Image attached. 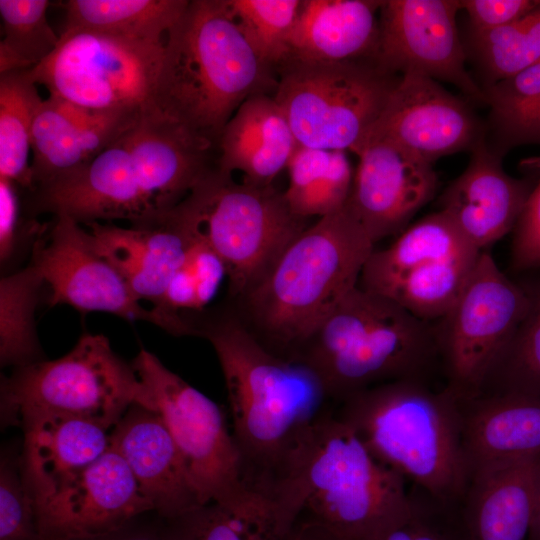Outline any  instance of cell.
<instances>
[{
  "mask_svg": "<svg viewBox=\"0 0 540 540\" xmlns=\"http://www.w3.org/2000/svg\"><path fill=\"white\" fill-rule=\"evenodd\" d=\"M196 328L213 346L224 376L245 483L268 496L337 403L309 366L270 351L240 318L222 316Z\"/></svg>",
  "mask_w": 540,
  "mask_h": 540,
  "instance_id": "obj_1",
  "label": "cell"
},
{
  "mask_svg": "<svg viewBox=\"0 0 540 540\" xmlns=\"http://www.w3.org/2000/svg\"><path fill=\"white\" fill-rule=\"evenodd\" d=\"M408 490L334 411L313 427L268 497L281 540L293 531L373 540L404 513Z\"/></svg>",
  "mask_w": 540,
  "mask_h": 540,
  "instance_id": "obj_2",
  "label": "cell"
},
{
  "mask_svg": "<svg viewBox=\"0 0 540 540\" xmlns=\"http://www.w3.org/2000/svg\"><path fill=\"white\" fill-rule=\"evenodd\" d=\"M272 85L225 0H192L166 36L153 104L213 148L239 106Z\"/></svg>",
  "mask_w": 540,
  "mask_h": 540,
  "instance_id": "obj_3",
  "label": "cell"
},
{
  "mask_svg": "<svg viewBox=\"0 0 540 540\" xmlns=\"http://www.w3.org/2000/svg\"><path fill=\"white\" fill-rule=\"evenodd\" d=\"M374 243L345 206L300 232L244 295L249 330L297 359L322 321L359 284Z\"/></svg>",
  "mask_w": 540,
  "mask_h": 540,
  "instance_id": "obj_4",
  "label": "cell"
},
{
  "mask_svg": "<svg viewBox=\"0 0 540 540\" xmlns=\"http://www.w3.org/2000/svg\"><path fill=\"white\" fill-rule=\"evenodd\" d=\"M335 414L372 454L434 497L459 503L470 470L463 446L462 402L446 387L395 380L343 399Z\"/></svg>",
  "mask_w": 540,
  "mask_h": 540,
  "instance_id": "obj_5",
  "label": "cell"
},
{
  "mask_svg": "<svg viewBox=\"0 0 540 540\" xmlns=\"http://www.w3.org/2000/svg\"><path fill=\"white\" fill-rule=\"evenodd\" d=\"M296 360L317 374L337 404L382 383L427 381L440 363L430 322L359 284L317 327Z\"/></svg>",
  "mask_w": 540,
  "mask_h": 540,
  "instance_id": "obj_6",
  "label": "cell"
},
{
  "mask_svg": "<svg viewBox=\"0 0 540 540\" xmlns=\"http://www.w3.org/2000/svg\"><path fill=\"white\" fill-rule=\"evenodd\" d=\"M1 423L21 427L44 415L79 417L111 430L133 404L152 408L132 363L100 334H83L64 356L14 368L2 377Z\"/></svg>",
  "mask_w": 540,
  "mask_h": 540,
  "instance_id": "obj_7",
  "label": "cell"
},
{
  "mask_svg": "<svg viewBox=\"0 0 540 540\" xmlns=\"http://www.w3.org/2000/svg\"><path fill=\"white\" fill-rule=\"evenodd\" d=\"M169 214L217 253L226 267L230 293L239 297L306 228L284 193L272 185L238 183L217 167Z\"/></svg>",
  "mask_w": 540,
  "mask_h": 540,
  "instance_id": "obj_8",
  "label": "cell"
},
{
  "mask_svg": "<svg viewBox=\"0 0 540 540\" xmlns=\"http://www.w3.org/2000/svg\"><path fill=\"white\" fill-rule=\"evenodd\" d=\"M274 99L298 145L357 153L366 144L400 75L373 59L310 62L278 67Z\"/></svg>",
  "mask_w": 540,
  "mask_h": 540,
  "instance_id": "obj_9",
  "label": "cell"
},
{
  "mask_svg": "<svg viewBox=\"0 0 540 540\" xmlns=\"http://www.w3.org/2000/svg\"><path fill=\"white\" fill-rule=\"evenodd\" d=\"M29 193L31 215H66L81 225L156 223L186 197L178 180L125 133L87 164Z\"/></svg>",
  "mask_w": 540,
  "mask_h": 540,
  "instance_id": "obj_10",
  "label": "cell"
},
{
  "mask_svg": "<svg viewBox=\"0 0 540 540\" xmlns=\"http://www.w3.org/2000/svg\"><path fill=\"white\" fill-rule=\"evenodd\" d=\"M164 43L66 31L56 49L30 69V76L50 97L83 108L144 113L155 110Z\"/></svg>",
  "mask_w": 540,
  "mask_h": 540,
  "instance_id": "obj_11",
  "label": "cell"
},
{
  "mask_svg": "<svg viewBox=\"0 0 540 540\" xmlns=\"http://www.w3.org/2000/svg\"><path fill=\"white\" fill-rule=\"evenodd\" d=\"M529 307L524 285L482 251L461 293L433 325L448 388L461 402L480 396Z\"/></svg>",
  "mask_w": 540,
  "mask_h": 540,
  "instance_id": "obj_12",
  "label": "cell"
},
{
  "mask_svg": "<svg viewBox=\"0 0 540 540\" xmlns=\"http://www.w3.org/2000/svg\"><path fill=\"white\" fill-rule=\"evenodd\" d=\"M481 253L438 211L408 226L389 247L373 250L359 285L430 322L455 302Z\"/></svg>",
  "mask_w": 540,
  "mask_h": 540,
  "instance_id": "obj_13",
  "label": "cell"
},
{
  "mask_svg": "<svg viewBox=\"0 0 540 540\" xmlns=\"http://www.w3.org/2000/svg\"><path fill=\"white\" fill-rule=\"evenodd\" d=\"M177 447L201 505L224 502L248 486L240 450L222 409L140 350L132 361Z\"/></svg>",
  "mask_w": 540,
  "mask_h": 540,
  "instance_id": "obj_14",
  "label": "cell"
},
{
  "mask_svg": "<svg viewBox=\"0 0 540 540\" xmlns=\"http://www.w3.org/2000/svg\"><path fill=\"white\" fill-rule=\"evenodd\" d=\"M32 264L48 286L49 306L107 312L129 321H146L175 336L196 335L190 320L141 305L128 285L94 248L88 230L66 215L52 224L32 247Z\"/></svg>",
  "mask_w": 540,
  "mask_h": 540,
  "instance_id": "obj_15",
  "label": "cell"
},
{
  "mask_svg": "<svg viewBox=\"0 0 540 540\" xmlns=\"http://www.w3.org/2000/svg\"><path fill=\"white\" fill-rule=\"evenodd\" d=\"M459 11V0L381 1L374 61L393 74L447 82L472 102L485 105L483 89L466 66Z\"/></svg>",
  "mask_w": 540,
  "mask_h": 540,
  "instance_id": "obj_16",
  "label": "cell"
},
{
  "mask_svg": "<svg viewBox=\"0 0 540 540\" xmlns=\"http://www.w3.org/2000/svg\"><path fill=\"white\" fill-rule=\"evenodd\" d=\"M36 509L40 540L103 536L153 511L126 461L111 447Z\"/></svg>",
  "mask_w": 540,
  "mask_h": 540,
  "instance_id": "obj_17",
  "label": "cell"
},
{
  "mask_svg": "<svg viewBox=\"0 0 540 540\" xmlns=\"http://www.w3.org/2000/svg\"><path fill=\"white\" fill-rule=\"evenodd\" d=\"M485 136V123L468 101L436 80L404 74L367 142L385 140L433 163L454 153L470 152Z\"/></svg>",
  "mask_w": 540,
  "mask_h": 540,
  "instance_id": "obj_18",
  "label": "cell"
},
{
  "mask_svg": "<svg viewBox=\"0 0 540 540\" xmlns=\"http://www.w3.org/2000/svg\"><path fill=\"white\" fill-rule=\"evenodd\" d=\"M347 208L375 244L405 230L435 195L432 163L385 140L368 141L357 153Z\"/></svg>",
  "mask_w": 540,
  "mask_h": 540,
  "instance_id": "obj_19",
  "label": "cell"
},
{
  "mask_svg": "<svg viewBox=\"0 0 540 540\" xmlns=\"http://www.w3.org/2000/svg\"><path fill=\"white\" fill-rule=\"evenodd\" d=\"M465 170L440 198L443 212L480 251L514 230L532 190L527 180L510 176L503 155L483 139L471 151Z\"/></svg>",
  "mask_w": 540,
  "mask_h": 540,
  "instance_id": "obj_20",
  "label": "cell"
},
{
  "mask_svg": "<svg viewBox=\"0 0 540 540\" xmlns=\"http://www.w3.org/2000/svg\"><path fill=\"white\" fill-rule=\"evenodd\" d=\"M110 447L126 461L143 496L164 521L201 506L160 414L133 404L110 431Z\"/></svg>",
  "mask_w": 540,
  "mask_h": 540,
  "instance_id": "obj_21",
  "label": "cell"
},
{
  "mask_svg": "<svg viewBox=\"0 0 540 540\" xmlns=\"http://www.w3.org/2000/svg\"><path fill=\"white\" fill-rule=\"evenodd\" d=\"M142 115L91 110L50 96L43 100L32 128V190L90 162Z\"/></svg>",
  "mask_w": 540,
  "mask_h": 540,
  "instance_id": "obj_22",
  "label": "cell"
},
{
  "mask_svg": "<svg viewBox=\"0 0 540 540\" xmlns=\"http://www.w3.org/2000/svg\"><path fill=\"white\" fill-rule=\"evenodd\" d=\"M86 226L94 248L113 265L134 296L166 312L162 309L165 294L191 234L170 214L156 223L127 228L108 222Z\"/></svg>",
  "mask_w": 540,
  "mask_h": 540,
  "instance_id": "obj_23",
  "label": "cell"
},
{
  "mask_svg": "<svg viewBox=\"0 0 540 540\" xmlns=\"http://www.w3.org/2000/svg\"><path fill=\"white\" fill-rule=\"evenodd\" d=\"M540 490V455L473 469L460 501L470 540H526Z\"/></svg>",
  "mask_w": 540,
  "mask_h": 540,
  "instance_id": "obj_24",
  "label": "cell"
},
{
  "mask_svg": "<svg viewBox=\"0 0 540 540\" xmlns=\"http://www.w3.org/2000/svg\"><path fill=\"white\" fill-rule=\"evenodd\" d=\"M21 428L24 471L36 506L110 447L111 430L89 419L44 415Z\"/></svg>",
  "mask_w": 540,
  "mask_h": 540,
  "instance_id": "obj_25",
  "label": "cell"
},
{
  "mask_svg": "<svg viewBox=\"0 0 540 540\" xmlns=\"http://www.w3.org/2000/svg\"><path fill=\"white\" fill-rule=\"evenodd\" d=\"M297 146L274 97L256 93L239 106L224 127L218 142L217 168L230 175L241 173L245 183L269 186L287 168Z\"/></svg>",
  "mask_w": 540,
  "mask_h": 540,
  "instance_id": "obj_26",
  "label": "cell"
},
{
  "mask_svg": "<svg viewBox=\"0 0 540 540\" xmlns=\"http://www.w3.org/2000/svg\"><path fill=\"white\" fill-rule=\"evenodd\" d=\"M377 0H302L289 37V59H373L379 37Z\"/></svg>",
  "mask_w": 540,
  "mask_h": 540,
  "instance_id": "obj_27",
  "label": "cell"
},
{
  "mask_svg": "<svg viewBox=\"0 0 540 540\" xmlns=\"http://www.w3.org/2000/svg\"><path fill=\"white\" fill-rule=\"evenodd\" d=\"M462 419L470 473L482 465L540 455V397L481 394L462 402Z\"/></svg>",
  "mask_w": 540,
  "mask_h": 540,
  "instance_id": "obj_28",
  "label": "cell"
},
{
  "mask_svg": "<svg viewBox=\"0 0 540 540\" xmlns=\"http://www.w3.org/2000/svg\"><path fill=\"white\" fill-rule=\"evenodd\" d=\"M169 540H281L271 499L247 487L165 521Z\"/></svg>",
  "mask_w": 540,
  "mask_h": 540,
  "instance_id": "obj_29",
  "label": "cell"
},
{
  "mask_svg": "<svg viewBox=\"0 0 540 540\" xmlns=\"http://www.w3.org/2000/svg\"><path fill=\"white\" fill-rule=\"evenodd\" d=\"M188 0H69L62 32L89 31L138 41L164 42Z\"/></svg>",
  "mask_w": 540,
  "mask_h": 540,
  "instance_id": "obj_30",
  "label": "cell"
},
{
  "mask_svg": "<svg viewBox=\"0 0 540 540\" xmlns=\"http://www.w3.org/2000/svg\"><path fill=\"white\" fill-rule=\"evenodd\" d=\"M287 169L289 184L283 193L296 216L321 218L346 206L354 172L345 151L298 145Z\"/></svg>",
  "mask_w": 540,
  "mask_h": 540,
  "instance_id": "obj_31",
  "label": "cell"
},
{
  "mask_svg": "<svg viewBox=\"0 0 540 540\" xmlns=\"http://www.w3.org/2000/svg\"><path fill=\"white\" fill-rule=\"evenodd\" d=\"M489 116L487 144L504 156L511 148L540 144V63L483 88Z\"/></svg>",
  "mask_w": 540,
  "mask_h": 540,
  "instance_id": "obj_32",
  "label": "cell"
},
{
  "mask_svg": "<svg viewBox=\"0 0 540 540\" xmlns=\"http://www.w3.org/2000/svg\"><path fill=\"white\" fill-rule=\"evenodd\" d=\"M463 44L467 61L480 75L482 89L539 64L540 0L503 27L484 31L467 28Z\"/></svg>",
  "mask_w": 540,
  "mask_h": 540,
  "instance_id": "obj_33",
  "label": "cell"
},
{
  "mask_svg": "<svg viewBox=\"0 0 540 540\" xmlns=\"http://www.w3.org/2000/svg\"><path fill=\"white\" fill-rule=\"evenodd\" d=\"M44 99L30 69L0 74V177L32 190V128Z\"/></svg>",
  "mask_w": 540,
  "mask_h": 540,
  "instance_id": "obj_34",
  "label": "cell"
},
{
  "mask_svg": "<svg viewBox=\"0 0 540 540\" xmlns=\"http://www.w3.org/2000/svg\"><path fill=\"white\" fill-rule=\"evenodd\" d=\"M44 284L29 264L0 281V362L2 367H22L43 360L36 333L35 312Z\"/></svg>",
  "mask_w": 540,
  "mask_h": 540,
  "instance_id": "obj_35",
  "label": "cell"
},
{
  "mask_svg": "<svg viewBox=\"0 0 540 540\" xmlns=\"http://www.w3.org/2000/svg\"><path fill=\"white\" fill-rule=\"evenodd\" d=\"M50 4L48 0H0V74L32 69L56 49L60 36L47 19Z\"/></svg>",
  "mask_w": 540,
  "mask_h": 540,
  "instance_id": "obj_36",
  "label": "cell"
},
{
  "mask_svg": "<svg viewBox=\"0 0 540 540\" xmlns=\"http://www.w3.org/2000/svg\"><path fill=\"white\" fill-rule=\"evenodd\" d=\"M524 286L529 295L528 310L492 369L482 394L540 397V281Z\"/></svg>",
  "mask_w": 540,
  "mask_h": 540,
  "instance_id": "obj_37",
  "label": "cell"
},
{
  "mask_svg": "<svg viewBox=\"0 0 540 540\" xmlns=\"http://www.w3.org/2000/svg\"><path fill=\"white\" fill-rule=\"evenodd\" d=\"M239 30L269 69L289 58V37L302 0H225Z\"/></svg>",
  "mask_w": 540,
  "mask_h": 540,
  "instance_id": "obj_38",
  "label": "cell"
},
{
  "mask_svg": "<svg viewBox=\"0 0 540 540\" xmlns=\"http://www.w3.org/2000/svg\"><path fill=\"white\" fill-rule=\"evenodd\" d=\"M190 234L191 242L169 283L162 306L172 314L202 310L227 277L226 267L217 253L202 239Z\"/></svg>",
  "mask_w": 540,
  "mask_h": 540,
  "instance_id": "obj_39",
  "label": "cell"
},
{
  "mask_svg": "<svg viewBox=\"0 0 540 540\" xmlns=\"http://www.w3.org/2000/svg\"><path fill=\"white\" fill-rule=\"evenodd\" d=\"M404 513L373 540H470L460 503L440 500L411 484Z\"/></svg>",
  "mask_w": 540,
  "mask_h": 540,
  "instance_id": "obj_40",
  "label": "cell"
},
{
  "mask_svg": "<svg viewBox=\"0 0 540 540\" xmlns=\"http://www.w3.org/2000/svg\"><path fill=\"white\" fill-rule=\"evenodd\" d=\"M0 540H40L36 502L22 453L14 451L1 454Z\"/></svg>",
  "mask_w": 540,
  "mask_h": 540,
  "instance_id": "obj_41",
  "label": "cell"
},
{
  "mask_svg": "<svg viewBox=\"0 0 540 540\" xmlns=\"http://www.w3.org/2000/svg\"><path fill=\"white\" fill-rule=\"evenodd\" d=\"M19 186L0 177V262L1 268L10 265L25 241L34 245L49 224L35 220L24 222L21 216Z\"/></svg>",
  "mask_w": 540,
  "mask_h": 540,
  "instance_id": "obj_42",
  "label": "cell"
},
{
  "mask_svg": "<svg viewBox=\"0 0 540 540\" xmlns=\"http://www.w3.org/2000/svg\"><path fill=\"white\" fill-rule=\"evenodd\" d=\"M512 265L516 270L540 267V180L514 228Z\"/></svg>",
  "mask_w": 540,
  "mask_h": 540,
  "instance_id": "obj_43",
  "label": "cell"
},
{
  "mask_svg": "<svg viewBox=\"0 0 540 540\" xmlns=\"http://www.w3.org/2000/svg\"><path fill=\"white\" fill-rule=\"evenodd\" d=\"M468 28L484 31L508 25L533 9L539 0H459Z\"/></svg>",
  "mask_w": 540,
  "mask_h": 540,
  "instance_id": "obj_44",
  "label": "cell"
},
{
  "mask_svg": "<svg viewBox=\"0 0 540 540\" xmlns=\"http://www.w3.org/2000/svg\"><path fill=\"white\" fill-rule=\"evenodd\" d=\"M137 520L115 532L86 540H169L164 525H144Z\"/></svg>",
  "mask_w": 540,
  "mask_h": 540,
  "instance_id": "obj_45",
  "label": "cell"
},
{
  "mask_svg": "<svg viewBox=\"0 0 540 540\" xmlns=\"http://www.w3.org/2000/svg\"><path fill=\"white\" fill-rule=\"evenodd\" d=\"M527 540H540V490Z\"/></svg>",
  "mask_w": 540,
  "mask_h": 540,
  "instance_id": "obj_46",
  "label": "cell"
},
{
  "mask_svg": "<svg viewBox=\"0 0 540 540\" xmlns=\"http://www.w3.org/2000/svg\"><path fill=\"white\" fill-rule=\"evenodd\" d=\"M287 540H317V539L308 533H305L302 531H293L291 532Z\"/></svg>",
  "mask_w": 540,
  "mask_h": 540,
  "instance_id": "obj_47",
  "label": "cell"
}]
</instances>
